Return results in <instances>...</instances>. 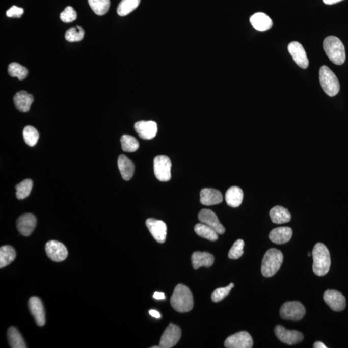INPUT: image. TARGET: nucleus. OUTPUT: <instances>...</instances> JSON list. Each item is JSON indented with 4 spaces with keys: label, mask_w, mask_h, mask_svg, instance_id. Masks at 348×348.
I'll return each mask as SVG.
<instances>
[{
    "label": "nucleus",
    "mask_w": 348,
    "mask_h": 348,
    "mask_svg": "<svg viewBox=\"0 0 348 348\" xmlns=\"http://www.w3.org/2000/svg\"><path fill=\"white\" fill-rule=\"evenodd\" d=\"M170 303L177 312H189L194 306L193 296L188 287L179 284L174 289L170 299Z\"/></svg>",
    "instance_id": "nucleus-1"
},
{
    "label": "nucleus",
    "mask_w": 348,
    "mask_h": 348,
    "mask_svg": "<svg viewBox=\"0 0 348 348\" xmlns=\"http://www.w3.org/2000/svg\"><path fill=\"white\" fill-rule=\"evenodd\" d=\"M312 257L314 274L320 277L327 274L331 266L330 254L328 248L323 243H317L313 248Z\"/></svg>",
    "instance_id": "nucleus-2"
},
{
    "label": "nucleus",
    "mask_w": 348,
    "mask_h": 348,
    "mask_svg": "<svg viewBox=\"0 0 348 348\" xmlns=\"http://www.w3.org/2000/svg\"><path fill=\"white\" fill-rule=\"evenodd\" d=\"M323 48L331 62L337 65L344 64L346 56L344 45L340 39L328 36L323 41Z\"/></svg>",
    "instance_id": "nucleus-3"
},
{
    "label": "nucleus",
    "mask_w": 348,
    "mask_h": 348,
    "mask_svg": "<svg viewBox=\"0 0 348 348\" xmlns=\"http://www.w3.org/2000/svg\"><path fill=\"white\" fill-rule=\"evenodd\" d=\"M283 262V255L280 250L271 248L267 250L262 259L261 273L265 277H271L279 271Z\"/></svg>",
    "instance_id": "nucleus-4"
},
{
    "label": "nucleus",
    "mask_w": 348,
    "mask_h": 348,
    "mask_svg": "<svg viewBox=\"0 0 348 348\" xmlns=\"http://www.w3.org/2000/svg\"><path fill=\"white\" fill-rule=\"evenodd\" d=\"M319 80L323 89L328 96L334 97L340 91V84L337 75L327 66L320 67Z\"/></svg>",
    "instance_id": "nucleus-5"
},
{
    "label": "nucleus",
    "mask_w": 348,
    "mask_h": 348,
    "mask_svg": "<svg viewBox=\"0 0 348 348\" xmlns=\"http://www.w3.org/2000/svg\"><path fill=\"white\" fill-rule=\"evenodd\" d=\"M306 310L300 302H287L281 306L280 315L285 320H300L304 317Z\"/></svg>",
    "instance_id": "nucleus-6"
},
{
    "label": "nucleus",
    "mask_w": 348,
    "mask_h": 348,
    "mask_svg": "<svg viewBox=\"0 0 348 348\" xmlns=\"http://www.w3.org/2000/svg\"><path fill=\"white\" fill-rule=\"evenodd\" d=\"M172 162L165 155H158L154 160V174L160 181L167 182L171 179Z\"/></svg>",
    "instance_id": "nucleus-7"
},
{
    "label": "nucleus",
    "mask_w": 348,
    "mask_h": 348,
    "mask_svg": "<svg viewBox=\"0 0 348 348\" xmlns=\"http://www.w3.org/2000/svg\"><path fill=\"white\" fill-rule=\"evenodd\" d=\"M181 337V330L179 326L170 323L163 333L159 342L162 348H171L179 342Z\"/></svg>",
    "instance_id": "nucleus-8"
},
{
    "label": "nucleus",
    "mask_w": 348,
    "mask_h": 348,
    "mask_svg": "<svg viewBox=\"0 0 348 348\" xmlns=\"http://www.w3.org/2000/svg\"><path fill=\"white\" fill-rule=\"evenodd\" d=\"M277 339L284 344L293 345L303 341V333L296 330H288L281 325L277 326L274 330Z\"/></svg>",
    "instance_id": "nucleus-9"
},
{
    "label": "nucleus",
    "mask_w": 348,
    "mask_h": 348,
    "mask_svg": "<svg viewBox=\"0 0 348 348\" xmlns=\"http://www.w3.org/2000/svg\"><path fill=\"white\" fill-rule=\"evenodd\" d=\"M47 256L55 262H62L67 259L68 250L63 243L57 240H50L45 245Z\"/></svg>",
    "instance_id": "nucleus-10"
},
{
    "label": "nucleus",
    "mask_w": 348,
    "mask_h": 348,
    "mask_svg": "<svg viewBox=\"0 0 348 348\" xmlns=\"http://www.w3.org/2000/svg\"><path fill=\"white\" fill-rule=\"evenodd\" d=\"M225 346L227 348H251L253 340L247 332H240L230 336L226 339Z\"/></svg>",
    "instance_id": "nucleus-11"
},
{
    "label": "nucleus",
    "mask_w": 348,
    "mask_h": 348,
    "mask_svg": "<svg viewBox=\"0 0 348 348\" xmlns=\"http://www.w3.org/2000/svg\"><path fill=\"white\" fill-rule=\"evenodd\" d=\"M323 298L325 303L333 311H341L346 306L345 297L337 290L328 289L324 293Z\"/></svg>",
    "instance_id": "nucleus-12"
},
{
    "label": "nucleus",
    "mask_w": 348,
    "mask_h": 348,
    "mask_svg": "<svg viewBox=\"0 0 348 348\" xmlns=\"http://www.w3.org/2000/svg\"><path fill=\"white\" fill-rule=\"evenodd\" d=\"M146 225L151 234L157 242L164 243L167 235V226L163 221L149 218L146 221Z\"/></svg>",
    "instance_id": "nucleus-13"
},
{
    "label": "nucleus",
    "mask_w": 348,
    "mask_h": 348,
    "mask_svg": "<svg viewBox=\"0 0 348 348\" xmlns=\"http://www.w3.org/2000/svg\"><path fill=\"white\" fill-rule=\"evenodd\" d=\"M288 49L296 64L301 69H307L309 60L303 45L298 41H292L288 45Z\"/></svg>",
    "instance_id": "nucleus-14"
},
{
    "label": "nucleus",
    "mask_w": 348,
    "mask_h": 348,
    "mask_svg": "<svg viewBox=\"0 0 348 348\" xmlns=\"http://www.w3.org/2000/svg\"><path fill=\"white\" fill-rule=\"evenodd\" d=\"M199 220L202 223L210 226L218 234L222 235L225 232V228L213 211L208 209H203L198 216Z\"/></svg>",
    "instance_id": "nucleus-15"
},
{
    "label": "nucleus",
    "mask_w": 348,
    "mask_h": 348,
    "mask_svg": "<svg viewBox=\"0 0 348 348\" xmlns=\"http://www.w3.org/2000/svg\"><path fill=\"white\" fill-rule=\"evenodd\" d=\"M136 132L143 140H149L154 138L157 133V125L153 121H140L135 123Z\"/></svg>",
    "instance_id": "nucleus-16"
},
{
    "label": "nucleus",
    "mask_w": 348,
    "mask_h": 348,
    "mask_svg": "<svg viewBox=\"0 0 348 348\" xmlns=\"http://www.w3.org/2000/svg\"><path fill=\"white\" fill-rule=\"evenodd\" d=\"M29 308L38 326L45 324V314L42 302L37 297H32L29 301Z\"/></svg>",
    "instance_id": "nucleus-17"
},
{
    "label": "nucleus",
    "mask_w": 348,
    "mask_h": 348,
    "mask_svg": "<svg viewBox=\"0 0 348 348\" xmlns=\"http://www.w3.org/2000/svg\"><path fill=\"white\" fill-rule=\"evenodd\" d=\"M36 226V219L32 213L21 216L17 220V228L21 235L28 237L33 232Z\"/></svg>",
    "instance_id": "nucleus-18"
},
{
    "label": "nucleus",
    "mask_w": 348,
    "mask_h": 348,
    "mask_svg": "<svg viewBox=\"0 0 348 348\" xmlns=\"http://www.w3.org/2000/svg\"><path fill=\"white\" fill-rule=\"evenodd\" d=\"M223 200V195L218 190L204 189L201 191L200 202L204 205H216L222 203Z\"/></svg>",
    "instance_id": "nucleus-19"
},
{
    "label": "nucleus",
    "mask_w": 348,
    "mask_h": 348,
    "mask_svg": "<svg viewBox=\"0 0 348 348\" xmlns=\"http://www.w3.org/2000/svg\"><path fill=\"white\" fill-rule=\"evenodd\" d=\"M293 231L289 227H279L275 228L270 233L269 238L272 242L276 244H285L290 240Z\"/></svg>",
    "instance_id": "nucleus-20"
},
{
    "label": "nucleus",
    "mask_w": 348,
    "mask_h": 348,
    "mask_svg": "<svg viewBox=\"0 0 348 348\" xmlns=\"http://www.w3.org/2000/svg\"><path fill=\"white\" fill-rule=\"evenodd\" d=\"M250 23L259 31H266L273 26V21L267 14L263 13H255L250 17Z\"/></svg>",
    "instance_id": "nucleus-21"
},
{
    "label": "nucleus",
    "mask_w": 348,
    "mask_h": 348,
    "mask_svg": "<svg viewBox=\"0 0 348 348\" xmlns=\"http://www.w3.org/2000/svg\"><path fill=\"white\" fill-rule=\"evenodd\" d=\"M192 262L196 270L201 267H210L213 264L214 257L210 253L196 252L192 255Z\"/></svg>",
    "instance_id": "nucleus-22"
},
{
    "label": "nucleus",
    "mask_w": 348,
    "mask_h": 348,
    "mask_svg": "<svg viewBox=\"0 0 348 348\" xmlns=\"http://www.w3.org/2000/svg\"><path fill=\"white\" fill-rule=\"evenodd\" d=\"M118 165L121 176L125 181H129L132 178L135 173V165L130 159L125 155H119Z\"/></svg>",
    "instance_id": "nucleus-23"
},
{
    "label": "nucleus",
    "mask_w": 348,
    "mask_h": 348,
    "mask_svg": "<svg viewBox=\"0 0 348 348\" xmlns=\"http://www.w3.org/2000/svg\"><path fill=\"white\" fill-rule=\"evenodd\" d=\"M34 101L33 95L26 91H20L16 93L14 97V104L19 111L26 113L30 110L31 104Z\"/></svg>",
    "instance_id": "nucleus-24"
},
{
    "label": "nucleus",
    "mask_w": 348,
    "mask_h": 348,
    "mask_svg": "<svg viewBox=\"0 0 348 348\" xmlns=\"http://www.w3.org/2000/svg\"><path fill=\"white\" fill-rule=\"evenodd\" d=\"M243 192L238 186H232L228 190L225 194V200L228 205L232 208L238 207L242 204Z\"/></svg>",
    "instance_id": "nucleus-25"
},
{
    "label": "nucleus",
    "mask_w": 348,
    "mask_h": 348,
    "mask_svg": "<svg viewBox=\"0 0 348 348\" xmlns=\"http://www.w3.org/2000/svg\"><path fill=\"white\" fill-rule=\"evenodd\" d=\"M270 216L272 222L279 225L289 222L291 218L289 211L281 206H276L272 208L270 211Z\"/></svg>",
    "instance_id": "nucleus-26"
},
{
    "label": "nucleus",
    "mask_w": 348,
    "mask_h": 348,
    "mask_svg": "<svg viewBox=\"0 0 348 348\" xmlns=\"http://www.w3.org/2000/svg\"><path fill=\"white\" fill-rule=\"evenodd\" d=\"M194 230L199 236L210 242H216L218 239V233L212 228L205 224L202 223L197 224L195 226Z\"/></svg>",
    "instance_id": "nucleus-27"
},
{
    "label": "nucleus",
    "mask_w": 348,
    "mask_h": 348,
    "mask_svg": "<svg viewBox=\"0 0 348 348\" xmlns=\"http://www.w3.org/2000/svg\"><path fill=\"white\" fill-rule=\"evenodd\" d=\"M16 257V253L11 246H4L0 248V267L3 269L13 262Z\"/></svg>",
    "instance_id": "nucleus-28"
},
{
    "label": "nucleus",
    "mask_w": 348,
    "mask_h": 348,
    "mask_svg": "<svg viewBox=\"0 0 348 348\" xmlns=\"http://www.w3.org/2000/svg\"><path fill=\"white\" fill-rule=\"evenodd\" d=\"M7 338H8L10 346L13 348H26V345L23 339L22 336L15 327H11L7 331Z\"/></svg>",
    "instance_id": "nucleus-29"
},
{
    "label": "nucleus",
    "mask_w": 348,
    "mask_h": 348,
    "mask_svg": "<svg viewBox=\"0 0 348 348\" xmlns=\"http://www.w3.org/2000/svg\"><path fill=\"white\" fill-rule=\"evenodd\" d=\"M141 0H122L119 4L117 12L119 16H125L138 8Z\"/></svg>",
    "instance_id": "nucleus-30"
},
{
    "label": "nucleus",
    "mask_w": 348,
    "mask_h": 348,
    "mask_svg": "<svg viewBox=\"0 0 348 348\" xmlns=\"http://www.w3.org/2000/svg\"><path fill=\"white\" fill-rule=\"evenodd\" d=\"M88 2L92 11L98 16L104 15L110 8V0H88Z\"/></svg>",
    "instance_id": "nucleus-31"
},
{
    "label": "nucleus",
    "mask_w": 348,
    "mask_h": 348,
    "mask_svg": "<svg viewBox=\"0 0 348 348\" xmlns=\"http://www.w3.org/2000/svg\"><path fill=\"white\" fill-rule=\"evenodd\" d=\"M24 141L29 147H35L38 143L40 135L38 130L32 126H26L23 131Z\"/></svg>",
    "instance_id": "nucleus-32"
},
{
    "label": "nucleus",
    "mask_w": 348,
    "mask_h": 348,
    "mask_svg": "<svg viewBox=\"0 0 348 348\" xmlns=\"http://www.w3.org/2000/svg\"><path fill=\"white\" fill-rule=\"evenodd\" d=\"M33 186V182L30 179L24 180L16 186V197L18 199H24L31 194Z\"/></svg>",
    "instance_id": "nucleus-33"
},
{
    "label": "nucleus",
    "mask_w": 348,
    "mask_h": 348,
    "mask_svg": "<svg viewBox=\"0 0 348 348\" xmlns=\"http://www.w3.org/2000/svg\"><path fill=\"white\" fill-rule=\"evenodd\" d=\"M121 147L126 152H135L139 148V142L136 138L130 135H123L121 138Z\"/></svg>",
    "instance_id": "nucleus-34"
},
{
    "label": "nucleus",
    "mask_w": 348,
    "mask_h": 348,
    "mask_svg": "<svg viewBox=\"0 0 348 348\" xmlns=\"http://www.w3.org/2000/svg\"><path fill=\"white\" fill-rule=\"evenodd\" d=\"M8 72L11 76L16 77L19 80L25 79L28 74V69L17 63H12L9 65Z\"/></svg>",
    "instance_id": "nucleus-35"
},
{
    "label": "nucleus",
    "mask_w": 348,
    "mask_h": 348,
    "mask_svg": "<svg viewBox=\"0 0 348 348\" xmlns=\"http://www.w3.org/2000/svg\"><path fill=\"white\" fill-rule=\"evenodd\" d=\"M85 35L84 29L77 26L76 28H72L67 30L65 33V38L69 42H77L82 40Z\"/></svg>",
    "instance_id": "nucleus-36"
},
{
    "label": "nucleus",
    "mask_w": 348,
    "mask_h": 348,
    "mask_svg": "<svg viewBox=\"0 0 348 348\" xmlns=\"http://www.w3.org/2000/svg\"><path fill=\"white\" fill-rule=\"evenodd\" d=\"M233 287H234V284L230 283L228 286L216 289L211 294V300L214 303H218V302L223 300L226 296L229 295Z\"/></svg>",
    "instance_id": "nucleus-37"
},
{
    "label": "nucleus",
    "mask_w": 348,
    "mask_h": 348,
    "mask_svg": "<svg viewBox=\"0 0 348 348\" xmlns=\"http://www.w3.org/2000/svg\"><path fill=\"white\" fill-rule=\"evenodd\" d=\"M245 247L244 240L242 239H238L236 240L234 244L233 245L232 247L231 248L229 253H228V257L231 259H238L243 256L244 254L243 248Z\"/></svg>",
    "instance_id": "nucleus-38"
},
{
    "label": "nucleus",
    "mask_w": 348,
    "mask_h": 348,
    "mask_svg": "<svg viewBox=\"0 0 348 348\" xmlns=\"http://www.w3.org/2000/svg\"><path fill=\"white\" fill-rule=\"evenodd\" d=\"M61 20L65 23L72 22L77 18V13L72 7H67L60 14Z\"/></svg>",
    "instance_id": "nucleus-39"
},
{
    "label": "nucleus",
    "mask_w": 348,
    "mask_h": 348,
    "mask_svg": "<svg viewBox=\"0 0 348 348\" xmlns=\"http://www.w3.org/2000/svg\"><path fill=\"white\" fill-rule=\"evenodd\" d=\"M23 13V9L16 6H13L7 11L6 14L9 18H21Z\"/></svg>",
    "instance_id": "nucleus-40"
},
{
    "label": "nucleus",
    "mask_w": 348,
    "mask_h": 348,
    "mask_svg": "<svg viewBox=\"0 0 348 348\" xmlns=\"http://www.w3.org/2000/svg\"><path fill=\"white\" fill-rule=\"evenodd\" d=\"M153 298L157 300H162V299H165V293H160V292H155Z\"/></svg>",
    "instance_id": "nucleus-41"
},
{
    "label": "nucleus",
    "mask_w": 348,
    "mask_h": 348,
    "mask_svg": "<svg viewBox=\"0 0 348 348\" xmlns=\"http://www.w3.org/2000/svg\"><path fill=\"white\" fill-rule=\"evenodd\" d=\"M149 313L152 317L155 318H159L160 317V313L156 310H150L149 311Z\"/></svg>",
    "instance_id": "nucleus-42"
},
{
    "label": "nucleus",
    "mask_w": 348,
    "mask_h": 348,
    "mask_svg": "<svg viewBox=\"0 0 348 348\" xmlns=\"http://www.w3.org/2000/svg\"><path fill=\"white\" fill-rule=\"evenodd\" d=\"M324 3L326 5H333L339 3V2L343 1V0H323Z\"/></svg>",
    "instance_id": "nucleus-43"
},
{
    "label": "nucleus",
    "mask_w": 348,
    "mask_h": 348,
    "mask_svg": "<svg viewBox=\"0 0 348 348\" xmlns=\"http://www.w3.org/2000/svg\"><path fill=\"white\" fill-rule=\"evenodd\" d=\"M313 347H315V348H326L327 347H326L325 344H323V342H321L320 341H317V342L314 343Z\"/></svg>",
    "instance_id": "nucleus-44"
},
{
    "label": "nucleus",
    "mask_w": 348,
    "mask_h": 348,
    "mask_svg": "<svg viewBox=\"0 0 348 348\" xmlns=\"http://www.w3.org/2000/svg\"><path fill=\"white\" fill-rule=\"evenodd\" d=\"M312 254H311L310 253H308V256H311V255Z\"/></svg>",
    "instance_id": "nucleus-45"
}]
</instances>
